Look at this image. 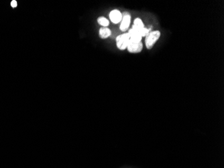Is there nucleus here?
Returning <instances> with one entry per match:
<instances>
[{
    "label": "nucleus",
    "instance_id": "1",
    "mask_svg": "<svg viewBox=\"0 0 224 168\" xmlns=\"http://www.w3.org/2000/svg\"><path fill=\"white\" fill-rule=\"evenodd\" d=\"M160 32L155 31L150 32L146 37V47L148 49H151L154 47V44L157 42L160 36Z\"/></svg>",
    "mask_w": 224,
    "mask_h": 168
},
{
    "label": "nucleus",
    "instance_id": "2",
    "mask_svg": "<svg viewBox=\"0 0 224 168\" xmlns=\"http://www.w3.org/2000/svg\"><path fill=\"white\" fill-rule=\"evenodd\" d=\"M129 41H130V36L128 33H124L119 35L116 38V44L118 48L120 50H125L127 49Z\"/></svg>",
    "mask_w": 224,
    "mask_h": 168
},
{
    "label": "nucleus",
    "instance_id": "3",
    "mask_svg": "<svg viewBox=\"0 0 224 168\" xmlns=\"http://www.w3.org/2000/svg\"><path fill=\"white\" fill-rule=\"evenodd\" d=\"M128 51L131 53H138L142 51L143 44L142 42L130 41L128 47H127Z\"/></svg>",
    "mask_w": 224,
    "mask_h": 168
},
{
    "label": "nucleus",
    "instance_id": "4",
    "mask_svg": "<svg viewBox=\"0 0 224 168\" xmlns=\"http://www.w3.org/2000/svg\"><path fill=\"white\" fill-rule=\"evenodd\" d=\"M130 21H131L130 14L127 12H124V13L122 14V19H121V21L120 26H119V28H120L121 31L125 32L129 28V26H130Z\"/></svg>",
    "mask_w": 224,
    "mask_h": 168
},
{
    "label": "nucleus",
    "instance_id": "5",
    "mask_svg": "<svg viewBox=\"0 0 224 168\" xmlns=\"http://www.w3.org/2000/svg\"><path fill=\"white\" fill-rule=\"evenodd\" d=\"M109 18L113 24H118L122 19V14L118 9H113L109 14Z\"/></svg>",
    "mask_w": 224,
    "mask_h": 168
},
{
    "label": "nucleus",
    "instance_id": "6",
    "mask_svg": "<svg viewBox=\"0 0 224 168\" xmlns=\"http://www.w3.org/2000/svg\"><path fill=\"white\" fill-rule=\"evenodd\" d=\"M111 31L107 27L101 28L99 30V37L102 39H105L108 38L109 36H111Z\"/></svg>",
    "mask_w": 224,
    "mask_h": 168
},
{
    "label": "nucleus",
    "instance_id": "7",
    "mask_svg": "<svg viewBox=\"0 0 224 168\" xmlns=\"http://www.w3.org/2000/svg\"><path fill=\"white\" fill-rule=\"evenodd\" d=\"M132 28H144L143 22L142 21V20L139 17H137L134 21L133 26Z\"/></svg>",
    "mask_w": 224,
    "mask_h": 168
},
{
    "label": "nucleus",
    "instance_id": "8",
    "mask_svg": "<svg viewBox=\"0 0 224 168\" xmlns=\"http://www.w3.org/2000/svg\"><path fill=\"white\" fill-rule=\"evenodd\" d=\"M98 22L99 25L101 26H103V27H107L109 25V21L108 20L105 18V17H99L98 19Z\"/></svg>",
    "mask_w": 224,
    "mask_h": 168
},
{
    "label": "nucleus",
    "instance_id": "9",
    "mask_svg": "<svg viewBox=\"0 0 224 168\" xmlns=\"http://www.w3.org/2000/svg\"><path fill=\"white\" fill-rule=\"evenodd\" d=\"M11 6L13 7H16L17 6V1H15V0H13L11 3Z\"/></svg>",
    "mask_w": 224,
    "mask_h": 168
}]
</instances>
